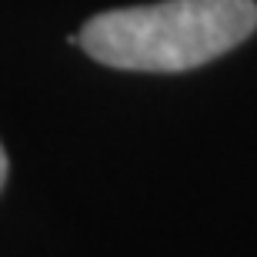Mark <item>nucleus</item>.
<instances>
[{"label": "nucleus", "mask_w": 257, "mask_h": 257, "mask_svg": "<svg viewBox=\"0 0 257 257\" xmlns=\"http://www.w3.org/2000/svg\"><path fill=\"white\" fill-rule=\"evenodd\" d=\"M254 30V0H164L90 17L80 27V47L117 70L181 74L234 50Z\"/></svg>", "instance_id": "f257e3e1"}, {"label": "nucleus", "mask_w": 257, "mask_h": 257, "mask_svg": "<svg viewBox=\"0 0 257 257\" xmlns=\"http://www.w3.org/2000/svg\"><path fill=\"white\" fill-rule=\"evenodd\" d=\"M7 184V151H4V144H0V187Z\"/></svg>", "instance_id": "f03ea898"}]
</instances>
